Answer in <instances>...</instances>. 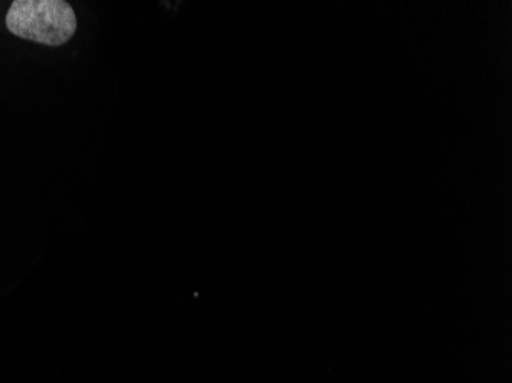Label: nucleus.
Instances as JSON below:
<instances>
[{
    "label": "nucleus",
    "instance_id": "1",
    "mask_svg": "<svg viewBox=\"0 0 512 383\" xmlns=\"http://www.w3.org/2000/svg\"><path fill=\"white\" fill-rule=\"evenodd\" d=\"M5 23L19 39L45 46L66 45L77 31L76 13L65 0H14Z\"/></svg>",
    "mask_w": 512,
    "mask_h": 383
}]
</instances>
